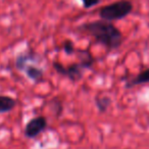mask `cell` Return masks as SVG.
Instances as JSON below:
<instances>
[{"label":"cell","instance_id":"7c38bea8","mask_svg":"<svg viewBox=\"0 0 149 149\" xmlns=\"http://www.w3.org/2000/svg\"><path fill=\"white\" fill-rule=\"evenodd\" d=\"M81 1L82 4H83V7L85 9H89L91 7H94L101 2V0H81Z\"/></svg>","mask_w":149,"mask_h":149},{"label":"cell","instance_id":"8fae6325","mask_svg":"<svg viewBox=\"0 0 149 149\" xmlns=\"http://www.w3.org/2000/svg\"><path fill=\"white\" fill-rule=\"evenodd\" d=\"M62 50L68 56L74 54L76 53V47H74V42L70 39H65L63 41V43H62Z\"/></svg>","mask_w":149,"mask_h":149},{"label":"cell","instance_id":"ba28073f","mask_svg":"<svg viewBox=\"0 0 149 149\" xmlns=\"http://www.w3.org/2000/svg\"><path fill=\"white\" fill-rule=\"evenodd\" d=\"M26 76L35 83H41L44 80V70L34 64H28L24 70Z\"/></svg>","mask_w":149,"mask_h":149},{"label":"cell","instance_id":"30bf717a","mask_svg":"<svg viewBox=\"0 0 149 149\" xmlns=\"http://www.w3.org/2000/svg\"><path fill=\"white\" fill-rule=\"evenodd\" d=\"M110 104H111V99L108 96H97L95 98V105L100 113L107 111Z\"/></svg>","mask_w":149,"mask_h":149},{"label":"cell","instance_id":"7a4b0ae2","mask_svg":"<svg viewBox=\"0 0 149 149\" xmlns=\"http://www.w3.org/2000/svg\"><path fill=\"white\" fill-rule=\"evenodd\" d=\"M133 9L134 6L130 0H118L110 4L104 5L99 9L98 13L100 19L111 23L113 21H120L127 17L132 13Z\"/></svg>","mask_w":149,"mask_h":149},{"label":"cell","instance_id":"277c9868","mask_svg":"<svg viewBox=\"0 0 149 149\" xmlns=\"http://www.w3.org/2000/svg\"><path fill=\"white\" fill-rule=\"evenodd\" d=\"M47 128V118L43 116H36L28 122L25 127V136L27 138H35L38 135L46 130Z\"/></svg>","mask_w":149,"mask_h":149},{"label":"cell","instance_id":"5b68a950","mask_svg":"<svg viewBox=\"0 0 149 149\" xmlns=\"http://www.w3.org/2000/svg\"><path fill=\"white\" fill-rule=\"evenodd\" d=\"M76 54L79 59L78 62L83 70H91L93 68L95 59L89 49H76Z\"/></svg>","mask_w":149,"mask_h":149},{"label":"cell","instance_id":"6da1fadb","mask_svg":"<svg viewBox=\"0 0 149 149\" xmlns=\"http://www.w3.org/2000/svg\"><path fill=\"white\" fill-rule=\"evenodd\" d=\"M77 30L93 37L96 43L104 46L107 51L118 49L124 42V36L120 30L110 22L103 19L84 23L77 27Z\"/></svg>","mask_w":149,"mask_h":149},{"label":"cell","instance_id":"9c48e42d","mask_svg":"<svg viewBox=\"0 0 149 149\" xmlns=\"http://www.w3.org/2000/svg\"><path fill=\"white\" fill-rule=\"evenodd\" d=\"M17 106V100L8 95H0V113L9 112Z\"/></svg>","mask_w":149,"mask_h":149},{"label":"cell","instance_id":"3957f363","mask_svg":"<svg viewBox=\"0 0 149 149\" xmlns=\"http://www.w3.org/2000/svg\"><path fill=\"white\" fill-rule=\"evenodd\" d=\"M52 66H53V68L58 74L70 79L72 83L80 81L84 77V70L81 68L79 62H74V63L70 64L68 66H65L61 62L53 61L52 62Z\"/></svg>","mask_w":149,"mask_h":149},{"label":"cell","instance_id":"8992f818","mask_svg":"<svg viewBox=\"0 0 149 149\" xmlns=\"http://www.w3.org/2000/svg\"><path fill=\"white\" fill-rule=\"evenodd\" d=\"M149 83V68H145V70H141L136 77L132 78L130 80H127L126 84H125V88L126 89H131V88L135 87L138 85H143V84H148Z\"/></svg>","mask_w":149,"mask_h":149},{"label":"cell","instance_id":"52a82bcc","mask_svg":"<svg viewBox=\"0 0 149 149\" xmlns=\"http://www.w3.org/2000/svg\"><path fill=\"white\" fill-rule=\"evenodd\" d=\"M37 60V56L34 52L29 51V52H23V53L19 54L15 58V68L19 72H24L25 68L30 64V61H36Z\"/></svg>","mask_w":149,"mask_h":149}]
</instances>
